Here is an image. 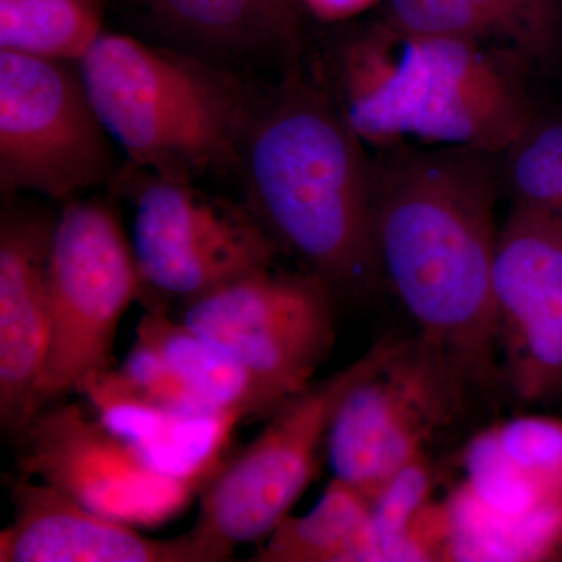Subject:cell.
<instances>
[{
    "label": "cell",
    "instance_id": "6da1fadb",
    "mask_svg": "<svg viewBox=\"0 0 562 562\" xmlns=\"http://www.w3.org/2000/svg\"><path fill=\"white\" fill-rule=\"evenodd\" d=\"M490 151L461 146L376 149L372 239L382 281L471 394L503 392L495 324L502 171Z\"/></svg>",
    "mask_w": 562,
    "mask_h": 562
},
{
    "label": "cell",
    "instance_id": "7a4b0ae2",
    "mask_svg": "<svg viewBox=\"0 0 562 562\" xmlns=\"http://www.w3.org/2000/svg\"><path fill=\"white\" fill-rule=\"evenodd\" d=\"M338 106L284 85L251 106L239 149L246 205L269 238L333 292L382 281L372 239L371 162Z\"/></svg>",
    "mask_w": 562,
    "mask_h": 562
},
{
    "label": "cell",
    "instance_id": "3957f363",
    "mask_svg": "<svg viewBox=\"0 0 562 562\" xmlns=\"http://www.w3.org/2000/svg\"><path fill=\"white\" fill-rule=\"evenodd\" d=\"M520 69L483 44L383 21L344 44L338 110L375 149L417 139L502 155L536 116Z\"/></svg>",
    "mask_w": 562,
    "mask_h": 562
},
{
    "label": "cell",
    "instance_id": "277c9868",
    "mask_svg": "<svg viewBox=\"0 0 562 562\" xmlns=\"http://www.w3.org/2000/svg\"><path fill=\"white\" fill-rule=\"evenodd\" d=\"M76 63L103 127L133 165L188 181L238 171L251 106L231 74L106 31Z\"/></svg>",
    "mask_w": 562,
    "mask_h": 562
},
{
    "label": "cell",
    "instance_id": "5b68a950",
    "mask_svg": "<svg viewBox=\"0 0 562 562\" xmlns=\"http://www.w3.org/2000/svg\"><path fill=\"white\" fill-rule=\"evenodd\" d=\"M447 495L449 561L536 562L562 553V419L527 414L476 432Z\"/></svg>",
    "mask_w": 562,
    "mask_h": 562
},
{
    "label": "cell",
    "instance_id": "8992f818",
    "mask_svg": "<svg viewBox=\"0 0 562 562\" xmlns=\"http://www.w3.org/2000/svg\"><path fill=\"white\" fill-rule=\"evenodd\" d=\"M398 339L383 338L342 371L283 403L258 438L203 486L191 532L220 562L231 561L244 543L268 538L290 516L316 476L339 403L390 357Z\"/></svg>",
    "mask_w": 562,
    "mask_h": 562
},
{
    "label": "cell",
    "instance_id": "52a82bcc",
    "mask_svg": "<svg viewBox=\"0 0 562 562\" xmlns=\"http://www.w3.org/2000/svg\"><path fill=\"white\" fill-rule=\"evenodd\" d=\"M143 292L135 251L116 210L99 199L66 203L50 244V335L40 409L113 369L117 327Z\"/></svg>",
    "mask_w": 562,
    "mask_h": 562
},
{
    "label": "cell",
    "instance_id": "ba28073f",
    "mask_svg": "<svg viewBox=\"0 0 562 562\" xmlns=\"http://www.w3.org/2000/svg\"><path fill=\"white\" fill-rule=\"evenodd\" d=\"M113 143L76 61L0 49V190L65 201L109 179Z\"/></svg>",
    "mask_w": 562,
    "mask_h": 562
},
{
    "label": "cell",
    "instance_id": "9c48e42d",
    "mask_svg": "<svg viewBox=\"0 0 562 562\" xmlns=\"http://www.w3.org/2000/svg\"><path fill=\"white\" fill-rule=\"evenodd\" d=\"M471 395L438 350L417 335L398 339L333 416L325 446L331 479L371 498L403 465L430 454Z\"/></svg>",
    "mask_w": 562,
    "mask_h": 562
},
{
    "label": "cell",
    "instance_id": "30bf717a",
    "mask_svg": "<svg viewBox=\"0 0 562 562\" xmlns=\"http://www.w3.org/2000/svg\"><path fill=\"white\" fill-rule=\"evenodd\" d=\"M333 301L316 273L272 266L184 302L181 321L290 401L312 384L335 346Z\"/></svg>",
    "mask_w": 562,
    "mask_h": 562
},
{
    "label": "cell",
    "instance_id": "8fae6325",
    "mask_svg": "<svg viewBox=\"0 0 562 562\" xmlns=\"http://www.w3.org/2000/svg\"><path fill=\"white\" fill-rule=\"evenodd\" d=\"M135 191L131 241L144 291L194 301L272 268L280 254L246 203L151 173Z\"/></svg>",
    "mask_w": 562,
    "mask_h": 562
},
{
    "label": "cell",
    "instance_id": "7c38bea8",
    "mask_svg": "<svg viewBox=\"0 0 562 562\" xmlns=\"http://www.w3.org/2000/svg\"><path fill=\"white\" fill-rule=\"evenodd\" d=\"M16 439L21 475L132 527L168 524L199 495L192 484L151 469L77 403L44 406Z\"/></svg>",
    "mask_w": 562,
    "mask_h": 562
},
{
    "label": "cell",
    "instance_id": "4fadbf2b",
    "mask_svg": "<svg viewBox=\"0 0 562 562\" xmlns=\"http://www.w3.org/2000/svg\"><path fill=\"white\" fill-rule=\"evenodd\" d=\"M492 292L503 392L532 405L562 401V222L512 206Z\"/></svg>",
    "mask_w": 562,
    "mask_h": 562
},
{
    "label": "cell",
    "instance_id": "5bb4252c",
    "mask_svg": "<svg viewBox=\"0 0 562 562\" xmlns=\"http://www.w3.org/2000/svg\"><path fill=\"white\" fill-rule=\"evenodd\" d=\"M55 221L24 206H9L0 221V424L14 438L40 412Z\"/></svg>",
    "mask_w": 562,
    "mask_h": 562
},
{
    "label": "cell",
    "instance_id": "9a60e30c",
    "mask_svg": "<svg viewBox=\"0 0 562 562\" xmlns=\"http://www.w3.org/2000/svg\"><path fill=\"white\" fill-rule=\"evenodd\" d=\"M11 482L14 516L0 532V562H220L191 531L149 538L31 476Z\"/></svg>",
    "mask_w": 562,
    "mask_h": 562
},
{
    "label": "cell",
    "instance_id": "2e32d148",
    "mask_svg": "<svg viewBox=\"0 0 562 562\" xmlns=\"http://www.w3.org/2000/svg\"><path fill=\"white\" fill-rule=\"evenodd\" d=\"M94 416L155 471L203 490L220 472L241 414L191 413L147 397L117 369L81 384Z\"/></svg>",
    "mask_w": 562,
    "mask_h": 562
},
{
    "label": "cell",
    "instance_id": "e0dca14e",
    "mask_svg": "<svg viewBox=\"0 0 562 562\" xmlns=\"http://www.w3.org/2000/svg\"><path fill=\"white\" fill-rule=\"evenodd\" d=\"M384 21L473 41L522 66L547 65L562 52V0H386Z\"/></svg>",
    "mask_w": 562,
    "mask_h": 562
},
{
    "label": "cell",
    "instance_id": "ac0fdd59",
    "mask_svg": "<svg viewBox=\"0 0 562 562\" xmlns=\"http://www.w3.org/2000/svg\"><path fill=\"white\" fill-rule=\"evenodd\" d=\"M139 302L146 308L136 327V338L149 344L199 401L220 412L241 414L246 419L272 416L288 402L228 351L183 321L173 319L168 299L144 291Z\"/></svg>",
    "mask_w": 562,
    "mask_h": 562
},
{
    "label": "cell",
    "instance_id": "d6986e66",
    "mask_svg": "<svg viewBox=\"0 0 562 562\" xmlns=\"http://www.w3.org/2000/svg\"><path fill=\"white\" fill-rule=\"evenodd\" d=\"M371 498L331 479L316 505L288 516L268 536L254 562H361Z\"/></svg>",
    "mask_w": 562,
    "mask_h": 562
},
{
    "label": "cell",
    "instance_id": "ffe728a7",
    "mask_svg": "<svg viewBox=\"0 0 562 562\" xmlns=\"http://www.w3.org/2000/svg\"><path fill=\"white\" fill-rule=\"evenodd\" d=\"M105 0H0V49L79 61L102 29Z\"/></svg>",
    "mask_w": 562,
    "mask_h": 562
},
{
    "label": "cell",
    "instance_id": "44dd1931",
    "mask_svg": "<svg viewBox=\"0 0 562 562\" xmlns=\"http://www.w3.org/2000/svg\"><path fill=\"white\" fill-rule=\"evenodd\" d=\"M501 157L513 206L562 222V116L536 114Z\"/></svg>",
    "mask_w": 562,
    "mask_h": 562
},
{
    "label": "cell",
    "instance_id": "7402d4cb",
    "mask_svg": "<svg viewBox=\"0 0 562 562\" xmlns=\"http://www.w3.org/2000/svg\"><path fill=\"white\" fill-rule=\"evenodd\" d=\"M430 454L403 465L371 497L361 562L408 561V539L435 498Z\"/></svg>",
    "mask_w": 562,
    "mask_h": 562
},
{
    "label": "cell",
    "instance_id": "603a6c76",
    "mask_svg": "<svg viewBox=\"0 0 562 562\" xmlns=\"http://www.w3.org/2000/svg\"><path fill=\"white\" fill-rule=\"evenodd\" d=\"M155 22L181 41L235 52L266 41L257 0H143Z\"/></svg>",
    "mask_w": 562,
    "mask_h": 562
},
{
    "label": "cell",
    "instance_id": "cb8c5ba5",
    "mask_svg": "<svg viewBox=\"0 0 562 562\" xmlns=\"http://www.w3.org/2000/svg\"><path fill=\"white\" fill-rule=\"evenodd\" d=\"M125 379L147 397L181 412H220L199 401L149 344L136 338L120 369ZM228 413V412H227ZM246 419V417H244Z\"/></svg>",
    "mask_w": 562,
    "mask_h": 562
},
{
    "label": "cell",
    "instance_id": "d4e9b609",
    "mask_svg": "<svg viewBox=\"0 0 562 562\" xmlns=\"http://www.w3.org/2000/svg\"><path fill=\"white\" fill-rule=\"evenodd\" d=\"M266 41L284 54L294 55L299 47L302 7L299 0H257Z\"/></svg>",
    "mask_w": 562,
    "mask_h": 562
},
{
    "label": "cell",
    "instance_id": "484cf974",
    "mask_svg": "<svg viewBox=\"0 0 562 562\" xmlns=\"http://www.w3.org/2000/svg\"><path fill=\"white\" fill-rule=\"evenodd\" d=\"M380 0H299L302 9L308 10L317 20L338 22L364 13Z\"/></svg>",
    "mask_w": 562,
    "mask_h": 562
}]
</instances>
